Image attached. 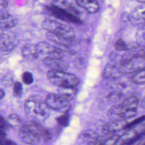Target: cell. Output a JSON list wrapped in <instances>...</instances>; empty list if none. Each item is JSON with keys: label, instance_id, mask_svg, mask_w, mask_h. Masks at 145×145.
Wrapping results in <instances>:
<instances>
[{"label": "cell", "instance_id": "6da1fadb", "mask_svg": "<svg viewBox=\"0 0 145 145\" xmlns=\"http://www.w3.org/2000/svg\"><path fill=\"white\" fill-rule=\"evenodd\" d=\"M24 112L33 121L45 120L49 116V108L37 95L30 96L24 103Z\"/></svg>", "mask_w": 145, "mask_h": 145}, {"label": "cell", "instance_id": "7a4b0ae2", "mask_svg": "<svg viewBox=\"0 0 145 145\" xmlns=\"http://www.w3.org/2000/svg\"><path fill=\"white\" fill-rule=\"evenodd\" d=\"M46 76L50 83L58 87H76L79 83L75 75L65 71L50 70Z\"/></svg>", "mask_w": 145, "mask_h": 145}, {"label": "cell", "instance_id": "3957f363", "mask_svg": "<svg viewBox=\"0 0 145 145\" xmlns=\"http://www.w3.org/2000/svg\"><path fill=\"white\" fill-rule=\"evenodd\" d=\"M42 27L48 32L53 33L66 40L72 41L75 37L74 29L69 25L62 24L52 19H45Z\"/></svg>", "mask_w": 145, "mask_h": 145}, {"label": "cell", "instance_id": "277c9868", "mask_svg": "<svg viewBox=\"0 0 145 145\" xmlns=\"http://www.w3.org/2000/svg\"><path fill=\"white\" fill-rule=\"evenodd\" d=\"M41 125L38 122L33 121L32 124L23 125L19 132L22 140L27 144H39L41 139L40 135Z\"/></svg>", "mask_w": 145, "mask_h": 145}, {"label": "cell", "instance_id": "5b68a950", "mask_svg": "<svg viewBox=\"0 0 145 145\" xmlns=\"http://www.w3.org/2000/svg\"><path fill=\"white\" fill-rule=\"evenodd\" d=\"M46 10L52 15L60 20L78 25L82 23V20L78 15L54 5L46 6Z\"/></svg>", "mask_w": 145, "mask_h": 145}, {"label": "cell", "instance_id": "8992f818", "mask_svg": "<svg viewBox=\"0 0 145 145\" xmlns=\"http://www.w3.org/2000/svg\"><path fill=\"white\" fill-rule=\"evenodd\" d=\"M37 51L39 54L45 56V57H54L57 58H63V50L61 48L53 46L48 42L41 41L36 45Z\"/></svg>", "mask_w": 145, "mask_h": 145}, {"label": "cell", "instance_id": "52a82bcc", "mask_svg": "<svg viewBox=\"0 0 145 145\" xmlns=\"http://www.w3.org/2000/svg\"><path fill=\"white\" fill-rule=\"evenodd\" d=\"M137 111L128 110L123 108L120 104L112 106L108 112V116L112 121H125L134 117Z\"/></svg>", "mask_w": 145, "mask_h": 145}, {"label": "cell", "instance_id": "ba28073f", "mask_svg": "<svg viewBox=\"0 0 145 145\" xmlns=\"http://www.w3.org/2000/svg\"><path fill=\"white\" fill-rule=\"evenodd\" d=\"M45 102L49 108L56 110L67 111L70 106L69 101L62 99L58 93H49Z\"/></svg>", "mask_w": 145, "mask_h": 145}, {"label": "cell", "instance_id": "9c48e42d", "mask_svg": "<svg viewBox=\"0 0 145 145\" xmlns=\"http://www.w3.org/2000/svg\"><path fill=\"white\" fill-rule=\"evenodd\" d=\"M17 45L16 37L12 33L0 34V50L5 52L13 50Z\"/></svg>", "mask_w": 145, "mask_h": 145}, {"label": "cell", "instance_id": "30bf717a", "mask_svg": "<svg viewBox=\"0 0 145 145\" xmlns=\"http://www.w3.org/2000/svg\"><path fill=\"white\" fill-rule=\"evenodd\" d=\"M42 61L46 67L53 70L65 71L69 66L68 63L62 58L45 57Z\"/></svg>", "mask_w": 145, "mask_h": 145}, {"label": "cell", "instance_id": "8fae6325", "mask_svg": "<svg viewBox=\"0 0 145 145\" xmlns=\"http://www.w3.org/2000/svg\"><path fill=\"white\" fill-rule=\"evenodd\" d=\"M124 121H112L110 123H106L103 127V133L104 134L109 137L116 134L121 130H123V126L126 123H123Z\"/></svg>", "mask_w": 145, "mask_h": 145}, {"label": "cell", "instance_id": "7c38bea8", "mask_svg": "<svg viewBox=\"0 0 145 145\" xmlns=\"http://www.w3.org/2000/svg\"><path fill=\"white\" fill-rule=\"evenodd\" d=\"M98 134L92 130H86L81 132L78 137V141L81 143L88 144H96L98 139Z\"/></svg>", "mask_w": 145, "mask_h": 145}, {"label": "cell", "instance_id": "4fadbf2b", "mask_svg": "<svg viewBox=\"0 0 145 145\" xmlns=\"http://www.w3.org/2000/svg\"><path fill=\"white\" fill-rule=\"evenodd\" d=\"M75 2L78 6L83 8L90 14L97 12L100 8L96 0H75Z\"/></svg>", "mask_w": 145, "mask_h": 145}, {"label": "cell", "instance_id": "5bb4252c", "mask_svg": "<svg viewBox=\"0 0 145 145\" xmlns=\"http://www.w3.org/2000/svg\"><path fill=\"white\" fill-rule=\"evenodd\" d=\"M17 23L16 18L8 14L0 15V30H6L14 27Z\"/></svg>", "mask_w": 145, "mask_h": 145}, {"label": "cell", "instance_id": "9a60e30c", "mask_svg": "<svg viewBox=\"0 0 145 145\" xmlns=\"http://www.w3.org/2000/svg\"><path fill=\"white\" fill-rule=\"evenodd\" d=\"M58 94L64 100L70 101L75 99L77 93L76 87H58Z\"/></svg>", "mask_w": 145, "mask_h": 145}, {"label": "cell", "instance_id": "2e32d148", "mask_svg": "<svg viewBox=\"0 0 145 145\" xmlns=\"http://www.w3.org/2000/svg\"><path fill=\"white\" fill-rule=\"evenodd\" d=\"M46 36L47 39L49 40V41L54 42L57 45H59L61 47H63L64 49H68V48L71 45V43L72 42L71 41L66 40L61 36H57L49 32H48L46 33Z\"/></svg>", "mask_w": 145, "mask_h": 145}, {"label": "cell", "instance_id": "e0dca14e", "mask_svg": "<svg viewBox=\"0 0 145 145\" xmlns=\"http://www.w3.org/2000/svg\"><path fill=\"white\" fill-rule=\"evenodd\" d=\"M129 21L133 24H138L144 22V8L140 7L137 8L129 16Z\"/></svg>", "mask_w": 145, "mask_h": 145}, {"label": "cell", "instance_id": "ac0fdd59", "mask_svg": "<svg viewBox=\"0 0 145 145\" xmlns=\"http://www.w3.org/2000/svg\"><path fill=\"white\" fill-rule=\"evenodd\" d=\"M22 56L27 59H36L39 57L36 45L27 44L24 46L22 49Z\"/></svg>", "mask_w": 145, "mask_h": 145}, {"label": "cell", "instance_id": "d6986e66", "mask_svg": "<svg viewBox=\"0 0 145 145\" xmlns=\"http://www.w3.org/2000/svg\"><path fill=\"white\" fill-rule=\"evenodd\" d=\"M139 104V99L135 96H129L125 98L120 105L125 109L128 110L137 111Z\"/></svg>", "mask_w": 145, "mask_h": 145}, {"label": "cell", "instance_id": "ffe728a7", "mask_svg": "<svg viewBox=\"0 0 145 145\" xmlns=\"http://www.w3.org/2000/svg\"><path fill=\"white\" fill-rule=\"evenodd\" d=\"M53 5L69 11L76 15H78L79 13L75 7H74V6L70 2H69L67 0H54Z\"/></svg>", "mask_w": 145, "mask_h": 145}, {"label": "cell", "instance_id": "44dd1931", "mask_svg": "<svg viewBox=\"0 0 145 145\" xmlns=\"http://www.w3.org/2000/svg\"><path fill=\"white\" fill-rule=\"evenodd\" d=\"M131 81L139 85H143L145 83V71L144 69L142 68L134 72L131 76Z\"/></svg>", "mask_w": 145, "mask_h": 145}, {"label": "cell", "instance_id": "7402d4cb", "mask_svg": "<svg viewBox=\"0 0 145 145\" xmlns=\"http://www.w3.org/2000/svg\"><path fill=\"white\" fill-rule=\"evenodd\" d=\"M56 120L59 125L63 127H66L68 126L70 121V115L67 112V110L65 111V113L62 115L57 117Z\"/></svg>", "mask_w": 145, "mask_h": 145}, {"label": "cell", "instance_id": "603a6c76", "mask_svg": "<svg viewBox=\"0 0 145 145\" xmlns=\"http://www.w3.org/2000/svg\"><path fill=\"white\" fill-rule=\"evenodd\" d=\"M116 68V65L113 63H108L106 67H105L103 72V76L105 78H109L113 71V70Z\"/></svg>", "mask_w": 145, "mask_h": 145}, {"label": "cell", "instance_id": "cb8c5ba5", "mask_svg": "<svg viewBox=\"0 0 145 145\" xmlns=\"http://www.w3.org/2000/svg\"><path fill=\"white\" fill-rule=\"evenodd\" d=\"M114 48L118 51L128 50L127 44L121 39H117L114 43Z\"/></svg>", "mask_w": 145, "mask_h": 145}, {"label": "cell", "instance_id": "d4e9b609", "mask_svg": "<svg viewBox=\"0 0 145 145\" xmlns=\"http://www.w3.org/2000/svg\"><path fill=\"white\" fill-rule=\"evenodd\" d=\"M23 93V86L20 82H15L14 84L13 93L16 97H20Z\"/></svg>", "mask_w": 145, "mask_h": 145}, {"label": "cell", "instance_id": "484cf974", "mask_svg": "<svg viewBox=\"0 0 145 145\" xmlns=\"http://www.w3.org/2000/svg\"><path fill=\"white\" fill-rule=\"evenodd\" d=\"M22 80L25 84H31L33 82V77L31 72L25 71L22 75Z\"/></svg>", "mask_w": 145, "mask_h": 145}, {"label": "cell", "instance_id": "4316f807", "mask_svg": "<svg viewBox=\"0 0 145 145\" xmlns=\"http://www.w3.org/2000/svg\"><path fill=\"white\" fill-rule=\"evenodd\" d=\"M144 116H142V117H139L138 118L134 120L133 121L130 122V123H126L124 126H123V130H125V129H131L133 127L136 126L137 125H138L139 123L142 122V121H144Z\"/></svg>", "mask_w": 145, "mask_h": 145}, {"label": "cell", "instance_id": "83f0119b", "mask_svg": "<svg viewBox=\"0 0 145 145\" xmlns=\"http://www.w3.org/2000/svg\"><path fill=\"white\" fill-rule=\"evenodd\" d=\"M121 96V93L118 91H113L112 92H110L108 97L109 100H112V101H116L117 100H118Z\"/></svg>", "mask_w": 145, "mask_h": 145}, {"label": "cell", "instance_id": "f1b7e54d", "mask_svg": "<svg viewBox=\"0 0 145 145\" xmlns=\"http://www.w3.org/2000/svg\"><path fill=\"white\" fill-rule=\"evenodd\" d=\"M10 126L9 123L0 114V128L7 130Z\"/></svg>", "mask_w": 145, "mask_h": 145}, {"label": "cell", "instance_id": "f546056e", "mask_svg": "<svg viewBox=\"0 0 145 145\" xmlns=\"http://www.w3.org/2000/svg\"><path fill=\"white\" fill-rule=\"evenodd\" d=\"M8 120L12 124L19 123L20 121L19 117L15 114H11L8 116Z\"/></svg>", "mask_w": 145, "mask_h": 145}, {"label": "cell", "instance_id": "4dcf8cb0", "mask_svg": "<svg viewBox=\"0 0 145 145\" xmlns=\"http://www.w3.org/2000/svg\"><path fill=\"white\" fill-rule=\"evenodd\" d=\"M15 144V143L13 142L12 140L5 139V137H0V145H11Z\"/></svg>", "mask_w": 145, "mask_h": 145}, {"label": "cell", "instance_id": "1f68e13d", "mask_svg": "<svg viewBox=\"0 0 145 145\" xmlns=\"http://www.w3.org/2000/svg\"><path fill=\"white\" fill-rule=\"evenodd\" d=\"M8 5V0H0V11L5 8Z\"/></svg>", "mask_w": 145, "mask_h": 145}, {"label": "cell", "instance_id": "d6a6232c", "mask_svg": "<svg viewBox=\"0 0 145 145\" xmlns=\"http://www.w3.org/2000/svg\"><path fill=\"white\" fill-rule=\"evenodd\" d=\"M6 136V133L5 131V130L0 128V137H5Z\"/></svg>", "mask_w": 145, "mask_h": 145}, {"label": "cell", "instance_id": "836d02e7", "mask_svg": "<svg viewBox=\"0 0 145 145\" xmlns=\"http://www.w3.org/2000/svg\"><path fill=\"white\" fill-rule=\"evenodd\" d=\"M4 96H5V92H4V91L2 89L0 88V99H2L4 97Z\"/></svg>", "mask_w": 145, "mask_h": 145}, {"label": "cell", "instance_id": "e575fe53", "mask_svg": "<svg viewBox=\"0 0 145 145\" xmlns=\"http://www.w3.org/2000/svg\"><path fill=\"white\" fill-rule=\"evenodd\" d=\"M138 1H139V2H144V0H137Z\"/></svg>", "mask_w": 145, "mask_h": 145}]
</instances>
